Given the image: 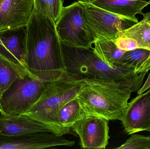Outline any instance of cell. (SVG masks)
Segmentation results:
<instances>
[{
  "instance_id": "1",
  "label": "cell",
  "mask_w": 150,
  "mask_h": 149,
  "mask_svg": "<svg viewBox=\"0 0 150 149\" xmlns=\"http://www.w3.org/2000/svg\"><path fill=\"white\" fill-rule=\"evenodd\" d=\"M24 42L25 63L31 73L46 82L67 75L55 24L34 9L25 29Z\"/></svg>"
},
{
  "instance_id": "2",
  "label": "cell",
  "mask_w": 150,
  "mask_h": 149,
  "mask_svg": "<svg viewBox=\"0 0 150 149\" xmlns=\"http://www.w3.org/2000/svg\"><path fill=\"white\" fill-rule=\"evenodd\" d=\"M147 72L120 81L83 78L77 94L87 116L103 117L108 120H120L132 92L143 85Z\"/></svg>"
},
{
  "instance_id": "3",
  "label": "cell",
  "mask_w": 150,
  "mask_h": 149,
  "mask_svg": "<svg viewBox=\"0 0 150 149\" xmlns=\"http://www.w3.org/2000/svg\"><path fill=\"white\" fill-rule=\"evenodd\" d=\"M62 46L67 74L78 79H97L118 81L138 75L134 69L128 66L110 67L97 55L92 46L77 48L62 43Z\"/></svg>"
},
{
  "instance_id": "4",
  "label": "cell",
  "mask_w": 150,
  "mask_h": 149,
  "mask_svg": "<svg viewBox=\"0 0 150 149\" xmlns=\"http://www.w3.org/2000/svg\"><path fill=\"white\" fill-rule=\"evenodd\" d=\"M82 84L81 80L68 74L61 79L47 82L39 99L23 114L41 123L57 127V113L67 102L77 96Z\"/></svg>"
},
{
  "instance_id": "5",
  "label": "cell",
  "mask_w": 150,
  "mask_h": 149,
  "mask_svg": "<svg viewBox=\"0 0 150 149\" xmlns=\"http://www.w3.org/2000/svg\"><path fill=\"white\" fill-rule=\"evenodd\" d=\"M47 84L33 73L18 78L0 99V113L5 116L24 113L40 98Z\"/></svg>"
},
{
  "instance_id": "6",
  "label": "cell",
  "mask_w": 150,
  "mask_h": 149,
  "mask_svg": "<svg viewBox=\"0 0 150 149\" xmlns=\"http://www.w3.org/2000/svg\"><path fill=\"white\" fill-rule=\"evenodd\" d=\"M55 29L62 43L71 47L90 48L96 39L86 22L81 0L63 7Z\"/></svg>"
},
{
  "instance_id": "7",
  "label": "cell",
  "mask_w": 150,
  "mask_h": 149,
  "mask_svg": "<svg viewBox=\"0 0 150 149\" xmlns=\"http://www.w3.org/2000/svg\"><path fill=\"white\" fill-rule=\"evenodd\" d=\"M81 1L83 5L86 22L96 39L98 38L115 39L120 33L135 24L85 0Z\"/></svg>"
},
{
  "instance_id": "8",
  "label": "cell",
  "mask_w": 150,
  "mask_h": 149,
  "mask_svg": "<svg viewBox=\"0 0 150 149\" xmlns=\"http://www.w3.org/2000/svg\"><path fill=\"white\" fill-rule=\"evenodd\" d=\"M109 120L99 116L88 115L72 126L78 135L82 148L105 149L109 140Z\"/></svg>"
},
{
  "instance_id": "9",
  "label": "cell",
  "mask_w": 150,
  "mask_h": 149,
  "mask_svg": "<svg viewBox=\"0 0 150 149\" xmlns=\"http://www.w3.org/2000/svg\"><path fill=\"white\" fill-rule=\"evenodd\" d=\"M74 144V141L49 132L0 135V149H42L56 146L72 147Z\"/></svg>"
},
{
  "instance_id": "10",
  "label": "cell",
  "mask_w": 150,
  "mask_h": 149,
  "mask_svg": "<svg viewBox=\"0 0 150 149\" xmlns=\"http://www.w3.org/2000/svg\"><path fill=\"white\" fill-rule=\"evenodd\" d=\"M34 9V0H0V35L25 28Z\"/></svg>"
},
{
  "instance_id": "11",
  "label": "cell",
  "mask_w": 150,
  "mask_h": 149,
  "mask_svg": "<svg viewBox=\"0 0 150 149\" xmlns=\"http://www.w3.org/2000/svg\"><path fill=\"white\" fill-rule=\"evenodd\" d=\"M120 121L128 134L150 131V89L128 102Z\"/></svg>"
},
{
  "instance_id": "12",
  "label": "cell",
  "mask_w": 150,
  "mask_h": 149,
  "mask_svg": "<svg viewBox=\"0 0 150 149\" xmlns=\"http://www.w3.org/2000/svg\"><path fill=\"white\" fill-rule=\"evenodd\" d=\"M70 129L68 128L59 127L41 123L23 114L5 116L0 113V135L49 132L63 136L70 134Z\"/></svg>"
},
{
  "instance_id": "13",
  "label": "cell",
  "mask_w": 150,
  "mask_h": 149,
  "mask_svg": "<svg viewBox=\"0 0 150 149\" xmlns=\"http://www.w3.org/2000/svg\"><path fill=\"white\" fill-rule=\"evenodd\" d=\"M93 5L115 15L138 22L137 14L143 15L142 11L150 4V1L143 0H85Z\"/></svg>"
},
{
  "instance_id": "14",
  "label": "cell",
  "mask_w": 150,
  "mask_h": 149,
  "mask_svg": "<svg viewBox=\"0 0 150 149\" xmlns=\"http://www.w3.org/2000/svg\"><path fill=\"white\" fill-rule=\"evenodd\" d=\"M93 44L94 51L110 67L121 66V59L126 51L118 48L113 39L98 38Z\"/></svg>"
},
{
  "instance_id": "15",
  "label": "cell",
  "mask_w": 150,
  "mask_h": 149,
  "mask_svg": "<svg viewBox=\"0 0 150 149\" xmlns=\"http://www.w3.org/2000/svg\"><path fill=\"white\" fill-rule=\"evenodd\" d=\"M87 116L79 103L77 96L67 102L57 113V127L71 128L78 120Z\"/></svg>"
},
{
  "instance_id": "16",
  "label": "cell",
  "mask_w": 150,
  "mask_h": 149,
  "mask_svg": "<svg viewBox=\"0 0 150 149\" xmlns=\"http://www.w3.org/2000/svg\"><path fill=\"white\" fill-rule=\"evenodd\" d=\"M121 66L133 68L137 75L148 73L150 70V50L139 48L126 51L122 57Z\"/></svg>"
},
{
  "instance_id": "17",
  "label": "cell",
  "mask_w": 150,
  "mask_h": 149,
  "mask_svg": "<svg viewBox=\"0 0 150 149\" xmlns=\"http://www.w3.org/2000/svg\"><path fill=\"white\" fill-rule=\"evenodd\" d=\"M120 35L134 39L139 48L150 50V22L147 18L144 17L141 22L133 24Z\"/></svg>"
},
{
  "instance_id": "18",
  "label": "cell",
  "mask_w": 150,
  "mask_h": 149,
  "mask_svg": "<svg viewBox=\"0 0 150 149\" xmlns=\"http://www.w3.org/2000/svg\"><path fill=\"white\" fill-rule=\"evenodd\" d=\"M34 9L56 23L63 8V0H34Z\"/></svg>"
},
{
  "instance_id": "19",
  "label": "cell",
  "mask_w": 150,
  "mask_h": 149,
  "mask_svg": "<svg viewBox=\"0 0 150 149\" xmlns=\"http://www.w3.org/2000/svg\"><path fill=\"white\" fill-rule=\"evenodd\" d=\"M19 78L22 77L0 56V99L13 82Z\"/></svg>"
},
{
  "instance_id": "20",
  "label": "cell",
  "mask_w": 150,
  "mask_h": 149,
  "mask_svg": "<svg viewBox=\"0 0 150 149\" xmlns=\"http://www.w3.org/2000/svg\"><path fill=\"white\" fill-rule=\"evenodd\" d=\"M117 149H150V135L131 134L123 144Z\"/></svg>"
},
{
  "instance_id": "21",
  "label": "cell",
  "mask_w": 150,
  "mask_h": 149,
  "mask_svg": "<svg viewBox=\"0 0 150 149\" xmlns=\"http://www.w3.org/2000/svg\"><path fill=\"white\" fill-rule=\"evenodd\" d=\"M113 40L118 48L125 51L139 49L137 42L134 39L126 36L120 35Z\"/></svg>"
},
{
  "instance_id": "22",
  "label": "cell",
  "mask_w": 150,
  "mask_h": 149,
  "mask_svg": "<svg viewBox=\"0 0 150 149\" xmlns=\"http://www.w3.org/2000/svg\"><path fill=\"white\" fill-rule=\"evenodd\" d=\"M150 89V72L147 78V79L142 86L141 88L137 91V94H141L145 92Z\"/></svg>"
},
{
  "instance_id": "23",
  "label": "cell",
  "mask_w": 150,
  "mask_h": 149,
  "mask_svg": "<svg viewBox=\"0 0 150 149\" xmlns=\"http://www.w3.org/2000/svg\"><path fill=\"white\" fill-rule=\"evenodd\" d=\"M143 15L144 17L147 18L150 22V12L144 14Z\"/></svg>"
},
{
  "instance_id": "24",
  "label": "cell",
  "mask_w": 150,
  "mask_h": 149,
  "mask_svg": "<svg viewBox=\"0 0 150 149\" xmlns=\"http://www.w3.org/2000/svg\"><path fill=\"white\" fill-rule=\"evenodd\" d=\"M3 44L2 42L1 38H0V46H3Z\"/></svg>"
},
{
  "instance_id": "25",
  "label": "cell",
  "mask_w": 150,
  "mask_h": 149,
  "mask_svg": "<svg viewBox=\"0 0 150 149\" xmlns=\"http://www.w3.org/2000/svg\"><path fill=\"white\" fill-rule=\"evenodd\" d=\"M149 133L150 134V131H149Z\"/></svg>"
},
{
  "instance_id": "26",
  "label": "cell",
  "mask_w": 150,
  "mask_h": 149,
  "mask_svg": "<svg viewBox=\"0 0 150 149\" xmlns=\"http://www.w3.org/2000/svg\"></svg>"
}]
</instances>
